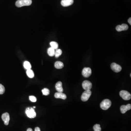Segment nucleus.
I'll list each match as a JSON object with an SVG mask.
<instances>
[{
  "label": "nucleus",
  "instance_id": "nucleus-7",
  "mask_svg": "<svg viewBox=\"0 0 131 131\" xmlns=\"http://www.w3.org/2000/svg\"><path fill=\"white\" fill-rule=\"evenodd\" d=\"M82 87L85 90H90L92 87L91 83L89 81H84L82 83Z\"/></svg>",
  "mask_w": 131,
  "mask_h": 131
},
{
  "label": "nucleus",
  "instance_id": "nucleus-28",
  "mask_svg": "<svg viewBox=\"0 0 131 131\" xmlns=\"http://www.w3.org/2000/svg\"><path fill=\"white\" fill-rule=\"evenodd\" d=\"M33 108H36L35 106H33Z\"/></svg>",
  "mask_w": 131,
  "mask_h": 131
},
{
  "label": "nucleus",
  "instance_id": "nucleus-2",
  "mask_svg": "<svg viewBox=\"0 0 131 131\" xmlns=\"http://www.w3.org/2000/svg\"><path fill=\"white\" fill-rule=\"evenodd\" d=\"M111 105V102L108 99L103 100L100 104V107L103 110H107L109 108Z\"/></svg>",
  "mask_w": 131,
  "mask_h": 131
},
{
  "label": "nucleus",
  "instance_id": "nucleus-6",
  "mask_svg": "<svg viewBox=\"0 0 131 131\" xmlns=\"http://www.w3.org/2000/svg\"><path fill=\"white\" fill-rule=\"evenodd\" d=\"M92 71L91 68L89 67H85L83 69L82 74L84 77L88 78L91 74Z\"/></svg>",
  "mask_w": 131,
  "mask_h": 131
},
{
  "label": "nucleus",
  "instance_id": "nucleus-3",
  "mask_svg": "<svg viewBox=\"0 0 131 131\" xmlns=\"http://www.w3.org/2000/svg\"><path fill=\"white\" fill-rule=\"evenodd\" d=\"M25 113L27 116L30 118H35L36 116V113L33 108H27L25 110Z\"/></svg>",
  "mask_w": 131,
  "mask_h": 131
},
{
  "label": "nucleus",
  "instance_id": "nucleus-11",
  "mask_svg": "<svg viewBox=\"0 0 131 131\" xmlns=\"http://www.w3.org/2000/svg\"><path fill=\"white\" fill-rule=\"evenodd\" d=\"M131 108V104H128L126 105H123L122 106L120 107V110H121V112L122 113L124 114L127 111L130 110Z\"/></svg>",
  "mask_w": 131,
  "mask_h": 131
},
{
  "label": "nucleus",
  "instance_id": "nucleus-27",
  "mask_svg": "<svg viewBox=\"0 0 131 131\" xmlns=\"http://www.w3.org/2000/svg\"><path fill=\"white\" fill-rule=\"evenodd\" d=\"M27 131H33V130L31 128H28L27 130Z\"/></svg>",
  "mask_w": 131,
  "mask_h": 131
},
{
  "label": "nucleus",
  "instance_id": "nucleus-19",
  "mask_svg": "<svg viewBox=\"0 0 131 131\" xmlns=\"http://www.w3.org/2000/svg\"><path fill=\"white\" fill-rule=\"evenodd\" d=\"M50 45L51 47L53 48L54 49H57V48H58V43L55 41H51V42H50Z\"/></svg>",
  "mask_w": 131,
  "mask_h": 131
},
{
  "label": "nucleus",
  "instance_id": "nucleus-12",
  "mask_svg": "<svg viewBox=\"0 0 131 131\" xmlns=\"http://www.w3.org/2000/svg\"><path fill=\"white\" fill-rule=\"evenodd\" d=\"M74 3V0H62L61 5L63 7H67L72 5Z\"/></svg>",
  "mask_w": 131,
  "mask_h": 131
},
{
  "label": "nucleus",
  "instance_id": "nucleus-23",
  "mask_svg": "<svg viewBox=\"0 0 131 131\" xmlns=\"http://www.w3.org/2000/svg\"><path fill=\"white\" fill-rule=\"evenodd\" d=\"M5 88L2 84H0V94H3L5 92Z\"/></svg>",
  "mask_w": 131,
  "mask_h": 131
},
{
  "label": "nucleus",
  "instance_id": "nucleus-25",
  "mask_svg": "<svg viewBox=\"0 0 131 131\" xmlns=\"http://www.w3.org/2000/svg\"><path fill=\"white\" fill-rule=\"evenodd\" d=\"M41 131V129L39 127H36L35 128V131Z\"/></svg>",
  "mask_w": 131,
  "mask_h": 131
},
{
  "label": "nucleus",
  "instance_id": "nucleus-22",
  "mask_svg": "<svg viewBox=\"0 0 131 131\" xmlns=\"http://www.w3.org/2000/svg\"><path fill=\"white\" fill-rule=\"evenodd\" d=\"M42 92L43 94L44 95H48L49 94V90L47 88H44L42 90Z\"/></svg>",
  "mask_w": 131,
  "mask_h": 131
},
{
  "label": "nucleus",
  "instance_id": "nucleus-10",
  "mask_svg": "<svg viewBox=\"0 0 131 131\" xmlns=\"http://www.w3.org/2000/svg\"><path fill=\"white\" fill-rule=\"evenodd\" d=\"M129 28L128 25L126 24H122L121 25H118L116 27V30L118 32L122 31L127 30Z\"/></svg>",
  "mask_w": 131,
  "mask_h": 131
},
{
  "label": "nucleus",
  "instance_id": "nucleus-8",
  "mask_svg": "<svg viewBox=\"0 0 131 131\" xmlns=\"http://www.w3.org/2000/svg\"><path fill=\"white\" fill-rule=\"evenodd\" d=\"M111 69L115 73H118L121 71L122 70L121 67L119 65L115 63H111Z\"/></svg>",
  "mask_w": 131,
  "mask_h": 131
},
{
  "label": "nucleus",
  "instance_id": "nucleus-5",
  "mask_svg": "<svg viewBox=\"0 0 131 131\" xmlns=\"http://www.w3.org/2000/svg\"><path fill=\"white\" fill-rule=\"evenodd\" d=\"M91 94V92L90 90H87L84 91L81 97L82 100L83 102H86L89 99Z\"/></svg>",
  "mask_w": 131,
  "mask_h": 131
},
{
  "label": "nucleus",
  "instance_id": "nucleus-24",
  "mask_svg": "<svg viewBox=\"0 0 131 131\" xmlns=\"http://www.w3.org/2000/svg\"><path fill=\"white\" fill-rule=\"evenodd\" d=\"M29 99L31 101L33 102H36V100H37L36 97L34 96H30L29 97Z\"/></svg>",
  "mask_w": 131,
  "mask_h": 131
},
{
  "label": "nucleus",
  "instance_id": "nucleus-20",
  "mask_svg": "<svg viewBox=\"0 0 131 131\" xmlns=\"http://www.w3.org/2000/svg\"><path fill=\"white\" fill-rule=\"evenodd\" d=\"M62 53V50L60 49H56V51H55V57H59L61 55Z\"/></svg>",
  "mask_w": 131,
  "mask_h": 131
},
{
  "label": "nucleus",
  "instance_id": "nucleus-26",
  "mask_svg": "<svg viewBox=\"0 0 131 131\" xmlns=\"http://www.w3.org/2000/svg\"><path fill=\"white\" fill-rule=\"evenodd\" d=\"M128 22H129V23L130 25H131V18H129V19L128 20Z\"/></svg>",
  "mask_w": 131,
  "mask_h": 131
},
{
  "label": "nucleus",
  "instance_id": "nucleus-18",
  "mask_svg": "<svg viewBox=\"0 0 131 131\" xmlns=\"http://www.w3.org/2000/svg\"><path fill=\"white\" fill-rule=\"evenodd\" d=\"M24 67L26 70H29L31 69V66L30 63L28 61H25L24 62V64H23Z\"/></svg>",
  "mask_w": 131,
  "mask_h": 131
},
{
  "label": "nucleus",
  "instance_id": "nucleus-4",
  "mask_svg": "<svg viewBox=\"0 0 131 131\" xmlns=\"http://www.w3.org/2000/svg\"><path fill=\"white\" fill-rule=\"evenodd\" d=\"M120 97L124 100H129L131 98V95L129 92L125 90H122L119 92Z\"/></svg>",
  "mask_w": 131,
  "mask_h": 131
},
{
  "label": "nucleus",
  "instance_id": "nucleus-17",
  "mask_svg": "<svg viewBox=\"0 0 131 131\" xmlns=\"http://www.w3.org/2000/svg\"><path fill=\"white\" fill-rule=\"evenodd\" d=\"M26 74L28 76L31 78H33L34 76V74L33 71L31 69L27 70L26 71Z\"/></svg>",
  "mask_w": 131,
  "mask_h": 131
},
{
  "label": "nucleus",
  "instance_id": "nucleus-21",
  "mask_svg": "<svg viewBox=\"0 0 131 131\" xmlns=\"http://www.w3.org/2000/svg\"><path fill=\"white\" fill-rule=\"evenodd\" d=\"M93 129L94 131H101V128L99 124H95L93 126Z\"/></svg>",
  "mask_w": 131,
  "mask_h": 131
},
{
  "label": "nucleus",
  "instance_id": "nucleus-15",
  "mask_svg": "<svg viewBox=\"0 0 131 131\" xmlns=\"http://www.w3.org/2000/svg\"><path fill=\"white\" fill-rule=\"evenodd\" d=\"M54 66L57 69H61L64 67V65L62 62L57 61L55 63Z\"/></svg>",
  "mask_w": 131,
  "mask_h": 131
},
{
  "label": "nucleus",
  "instance_id": "nucleus-9",
  "mask_svg": "<svg viewBox=\"0 0 131 131\" xmlns=\"http://www.w3.org/2000/svg\"><path fill=\"white\" fill-rule=\"evenodd\" d=\"M1 118L4 122L5 125H8V124L10 120V117L9 114L8 113H5L3 114L1 116Z\"/></svg>",
  "mask_w": 131,
  "mask_h": 131
},
{
  "label": "nucleus",
  "instance_id": "nucleus-1",
  "mask_svg": "<svg viewBox=\"0 0 131 131\" xmlns=\"http://www.w3.org/2000/svg\"><path fill=\"white\" fill-rule=\"evenodd\" d=\"M32 0H17L15 3L16 6L21 7L24 6H28L32 4Z\"/></svg>",
  "mask_w": 131,
  "mask_h": 131
},
{
  "label": "nucleus",
  "instance_id": "nucleus-14",
  "mask_svg": "<svg viewBox=\"0 0 131 131\" xmlns=\"http://www.w3.org/2000/svg\"><path fill=\"white\" fill-rule=\"evenodd\" d=\"M54 96L55 98H60L63 99H66L67 98L66 95L63 92H56Z\"/></svg>",
  "mask_w": 131,
  "mask_h": 131
},
{
  "label": "nucleus",
  "instance_id": "nucleus-29",
  "mask_svg": "<svg viewBox=\"0 0 131 131\" xmlns=\"http://www.w3.org/2000/svg\"><path fill=\"white\" fill-rule=\"evenodd\" d=\"M130 77H131V74H130Z\"/></svg>",
  "mask_w": 131,
  "mask_h": 131
},
{
  "label": "nucleus",
  "instance_id": "nucleus-16",
  "mask_svg": "<svg viewBox=\"0 0 131 131\" xmlns=\"http://www.w3.org/2000/svg\"><path fill=\"white\" fill-rule=\"evenodd\" d=\"M47 53L48 54L50 57H53L55 55V49L52 47L48 49L47 50Z\"/></svg>",
  "mask_w": 131,
  "mask_h": 131
},
{
  "label": "nucleus",
  "instance_id": "nucleus-13",
  "mask_svg": "<svg viewBox=\"0 0 131 131\" xmlns=\"http://www.w3.org/2000/svg\"><path fill=\"white\" fill-rule=\"evenodd\" d=\"M55 88L58 92H63V91L62 87V83L60 81H59L55 84Z\"/></svg>",
  "mask_w": 131,
  "mask_h": 131
}]
</instances>
